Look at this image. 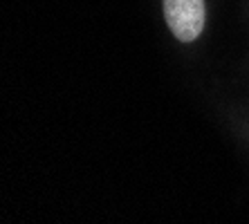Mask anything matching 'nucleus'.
Returning a JSON list of instances; mask_svg holds the SVG:
<instances>
[{
    "mask_svg": "<svg viewBox=\"0 0 249 224\" xmlns=\"http://www.w3.org/2000/svg\"><path fill=\"white\" fill-rule=\"evenodd\" d=\"M168 29L182 43H191L204 29V0H164Z\"/></svg>",
    "mask_w": 249,
    "mask_h": 224,
    "instance_id": "1",
    "label": "nucleus"
}]
</instances>
